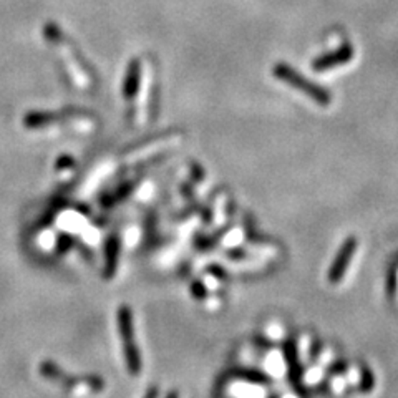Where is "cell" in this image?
<instances>
[{
  "instance_id": "cell-3",
  "label": "cell",
  "mask_w": 398,
  "mask_h": 398,
  "mask_svg": "<svg viewBox=\"0 0 398 398\" xmlns=\"http://www.w3.org/2000/svg\"><path fill=\"white\" fill-rule=\"evenodd\" d=\"M352 57H354V50H352L350 45L345 44L339 50H335L334 53H327V55L314 60L312 66L315 72H323V70H330L342 64H347V61L352 60Z\"/></svg>"
},
{
  "instance_id": "cell-1",
  "label": "cell",
  "mask_w": 398,
  "mask_h": 398,
  "mask_svg": "<svg viewBox=\"0 0 398 398\" xmlns=\"http://www.w3.org/2000/svg\"><path fill=\"white\" fill-rule=\"evenodd\" d=\"M274 75H276L281 82L287 83V85L292 86V88L302 91V93L307 95L310 100H314V102L319 103V105L327 106L332 102L329 91L323 90L322 86L307 82V78L302 77V75H298L296 70L290 68L289 65L277 64L276 66H274Z\"/></svg>"
},
{
  "instance_id": "cell-2",
  "label": "cell",
  "mask_w": 398,
  "mask_h": 398,
  "mask_svg": "<svg viewBox=\"0 0 398 398\" xmlns=\"http://www.w3.org/2000/svg\"><path fill=\"white\" fill-rule=\"evenodd\" d=\"M357 247H359V240H357V238H348L345 243L342 244V247L339 249L337 256H335L329 271L330 284H340V282L343 281V276H345L352 260H354Z\"/></svg>"
}]
</instances>
